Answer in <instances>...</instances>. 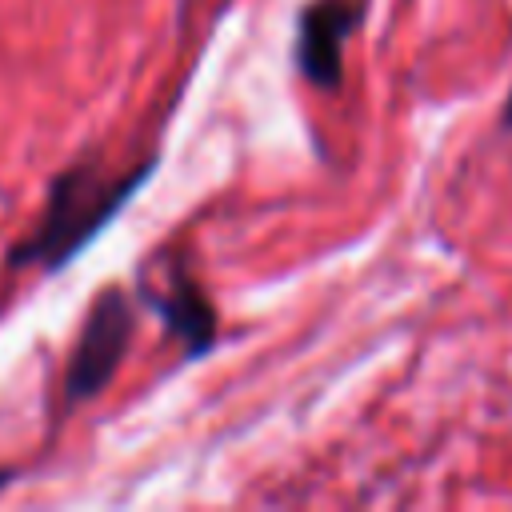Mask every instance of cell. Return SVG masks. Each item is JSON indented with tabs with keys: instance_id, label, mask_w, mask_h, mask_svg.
Wrapping results in <instances>:
<instances>
[{
	"instance_id": "1",
	"label": "cell",
	"mask_w": 512,
	"mask_h": 512,
	"mask_svg": "<svg viewBox=\"0 0 512 512\" xmlns=\"http://www.w3.org/2000/svg\"><path fill=\"white\" fill-rule=\"evenodd\" d=\"M152 160L128 168V172H112L100 160H76L68 164L52 184H48V204L40 224L32 228L28 240H20L8 256L12 268H64L96 232H104V224L132 200V192L148 180Z\"/></svg>"
},
{
	"instance_id": "2",
	"label": "cell",
	"mask_w": 512,
	"mask_h": 512,
	"mask_svg": "<svg viewBox=\"0 0 512 512\" xmlns=\"http://www.w3.org/2000/svg\"><path fill=\"white\" fill-rule=\"evenodd\" d=\"M132 328H136V308L120 288H104L96 296V304L88 308V320L80 328V340L72 348L68 360V376H64V392L68 400H92L96 392L108 388V380L116 376V368L124 364V352L132 344Z\"/></svg>"
},
{
	"instance_id": "3",
	"label": "cell",
	"mask_w": 512,
	"mask_h": 512,
	"mask_svg": "<svg viewBox=\"0 0 512 512\" xmlns=\"http://www.w3.org/2000/svg\"><path fill=\"white\" fill-rule=\"evenodd\" d=\"M364 20V0H316L300 12L296 64L312 88L336 92L344 80V44Z\"/></svg>"
},
{
	"instance_id": "4",
	"label": "cell",
	"mask_w": 512,
	"mask_h": 512,
	"mask_svg": "<svg viewBox=\"0 0 512 512\" xmlns=\"http://www.w3.org/2000/svg\"><path fill=\"white\" fill-rule=\"evenodd\" d=\"M148 304L160 312V320L176 332V340L184 344V356L196 360L216 344V308L212 300L200 292L196 280H188V272L176 264L172 268V284L164 288V296H148Z\"/></svg>"
},
{
	"instance_id": "5",
	"label": "cell",
	"mask_w": 512,
	"mask_h": 512,
	"mask_svg": "<svg viewBox=\"0 0 512 512\" xmlns=\"http://www.w3.org/2000/svg\"><path fill=\"white\" fill-rule=\"evenodd\" d=\"M500 128H508V132H512V92H508V100H504V112H500Z\"/></svg>"
}]
</instances>
